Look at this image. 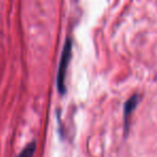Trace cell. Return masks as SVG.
I'll return each mask as SVG.
<instances>
[{
  "instance_id": "7a4b0ae2",
  "label": "cell",
  "mask_w": 157,
  "mask_h": 157,
  "mask_svg": "<svg viewBox=\"0 0 157 157\" xmlns=\"http://www.w3.org/2000/svg\"><path fill=\"white\" fill-rule=\"evenodd\" d=\"M139 96L138 95H133L132 97L128 99L125 103L124 107V124H125V131L128 130L129 127V120H130V116L132 114V112L136 110L137 105L139 102Z\"/></svg>"
},
{
  "instance_id": "3957f363",
  "label": "cell",
  "mask_w": 157,
  "mask_h": 157,
  "mask_svg": "<svg viewBox=\"0 0 157 157\" xmlns=\"http://www.w3.org/2000/svg\"><path fill=\"white\" fill-rule=\"evenodd\" d=\"M36 152V142H31V143L27 144L24 147V150L18 154L17 157H33Z\"/></svg>"
},
{
  "instance_id": "6da1fadb",
  "label": "cell",
  "mask_w": 157,
  "mask_h": 157,
  "mask_svg": "<svg viewBox=\"0 0 157 157\" xmlns=\"http://www.w3.org/2000/svg\"><path fill=\"white\" fill-rule=\"evenodd\" d=\"M72 53V41L70 38H67L65 42V45L63 48V53L60 56V61H59L58 72H57V88L60 94H65L66 92V75H67L68 66L71 58Z\"/></svg>"
}]
</instances>
